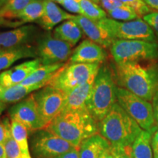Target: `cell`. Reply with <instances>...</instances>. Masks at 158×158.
Returning <instances> with one entry per match:
<instances>
[{
    "mask_svg": "<svg viewBox=\"0 0 158 158\" xmlns=\"http://www.w3.org/2000/svg\"><path fill=\"white\" fill-rule=\"evenodd\" d=\"M101 158H114L113 154H112L111 151H110V147L105 152Z\"/></svg>",
    "mask_w": 158,
    "mask_h": 158,
    "instance_id": "42",
    "label": "cell"
},
{
    "mask_svg": "<svg viewBox=\"0 0 158 158\" xmlns=\"http://www.w3.org/2000/svg\"><path fill=\"white\" fill-rule=\"evenodd\" d=\"M154 158H158V152H154Z\"/></svg>",
    "mask_w": 158,
    "mask_h": 158,
    "instance_id": "47",
    "label": "cell"
},
{
    "mask_svg": "<svg viewBox=\"0 0 158 158\" xmlns=\"http://www.w3.org/2000/svg\"><path fill=\"white\" fill-rule=\"evenodd\" d=\"M45 86L46 85L45 84L31 85V86L17 84L10 87L3 88L2 92H0V100L5 103L20 102L32 92L40 89Z\"/></svg>",
    "mask_w": 158,
    "mask_h": 158,
    "instance_id": "22",
    "label": "cell"
},
{
    "mask_svg": "<svg viewBox=\"0 0 158 158\" xmlns=\"http://www.w3.org/2000/svg\"><path fill=\"white\" fill-rule=\"evenodd\" d=\"M94 81V80L91 81L66 94V100L62 112L86 109V102L90 96Z\"/></svg>",
    "mask_w": 158,
    "mask_h": 158,
    "instance_id": "17",
    "label": "cell"
},
{
    "mask_svg": "<svg viewBox=\"0 0 158 158\" xmlns=\"http://www.w3.org/2000/svg\"><path fill=\"white\" fill-rule=\"evenodd\" d=\"M92 1L100 4V6L106 10V12L125 6L120 0H92Z\"/></svg>",
    "mask_w": 158,
    "mask_h": 158,
    "instance_id": "35",
    "label": "cell"
},
{
    "mask_svg": "<svg viewBox=\"0 0 158 158\" xmlns=\"http://www.w3.org/2000/svg\"><path fill=\"white\" fill-rule=\"evenodd\" d=\"M0 25L2 26H7V27H18L20 25H21V23L20 21H11L9 20H6L5 19H2L0 16Z\"/></svg>",
    "mask_w": 158,
    "mask_h": 158,
    "instance_id": "39",
    "label": "cell"
},
{
    "mask_svg": "<svg viewBox=\"0 0 158 158\" xmlns=\"http://www.w3.org/2000/svg\"><path fill=\"white\" fill-rule=\"evenodd\" d=\"M11 135L10 122L8 118H5L0 122V144L5 146L7 140Z\"/></svg>",
    "mask_w": 158,
    "mask_h": 158,
    "instance_id": "32",
    "label": "cell"
},
{
    "mask_svg": "<svg viewBox=\"0 0 158 158\" xmlns=\"http://www.w3.org/2000/svg\"><path fill=\"white\" fill-rule=\"evenodd\" d=\"M143 20L151 27L155 36L158 37V11H152L151 13L144 15Z\"/></svg>",
    "mask_w": 158,
    "mask_h": 158,
    "instance_id": "34",
    "label": "cell"
},
{
    "mask_svg": "<svg viewBox=\"0 0 158 158\" xmlns=\"http://www.w3.org/2000/svg\"><path fill=\"white\" fill-rule=\"evenodd\" d=\"M77 2L81 9V15L84 16L95 21L107 18L106 12L92 0H77Z\"/></svg>",
    "mask_w": 158,
    "mask_h": 158,
    "instance_id": "27",
    "label": "cell"
},
{
    "mask_svg": "<svg viewBox=\"0 0 158 158\" xmlns=\"http://www.w3.org/2000/svg\"><path fill=\"white\" fill-rule=\"evenodd\" d=\"M143 1L149 6L150 8L158 11V0H143Z\"/></svg>",
    "mask_w": 158,
    "mask_h": 158,
    "instance_id": "41",
    "label": "cell"
},
{
    "mask_svg": "<svg viewBox=\"0 0 158 158\" xmlns=\"http://www.w3.org/2000/svg\"><path fill=\"white\" fill-rule=\"evenodd\" d=\"M41 65L40 59L36 58L3 71L0 73V86L7 88L20 84Z\"/></svg>",
    "mask_w": 158,
    "mask_h": 158,
    "instance_id": "15",
    "label": "cell"
},
{
    "mask_svg": "<svg viewBox=\"0 0 158 158\" xmlns=\"http://www.w3.org/2000/svg\"><path fill=\"white\" fill-rule=\"evenodd\" d=\"M112 39L124 40H144L157 42V37L143 19L118 21L106 18L98 21Z\"/></svg>",
    "mask_w": 158,
    "mask_h": 158,
    "instance_id": "8",
    "label": "cell"
},
{
    "mask_svg": "<svg viewBox=\"0 0 158 158\" xmlns=\"http://www.w3.org/2000/svg\"><path fill=\"white\" fill-rule=\"evenodd\" d=\"M110 147V143L100 133L85 139L78 148L79 158H101Z\"/></svg>",
    "mask_w": 158,
    "mask_h": 158,
    "instance_id": "20",
    "label": "cell"
},
{
    "mask_svg": "<svg viewBox=\"0 0 158 158\" xmlns=\"http://www.w3.org/2000/svg\"><path fill=\"white\" fill-rule=\"evenodd\" d=\"M6 107H7V105H6L5 102H4L0 100V116L2 115V114L3 113L4 110H5Z\"/></svg>",
    "mask_w": 158,
    "mask_h": 158,
    "instance_id": "44",
    "label": "cell"
},
{
    "mask_svg": "<svg viewBox=\"0 0 158 158\" xmlns=\"http://www.w3.org/2000/svg\"><path fill=\"white\" fill-rule=\"evenodd\" d=\"M10 129L12 137L17 143L21 152L27 157L31 158L28 143L29 131L25 126L16 120L10 118Z\"/></svg>",
    "mask_w": 158,
    "mask_h": 158,
    "instance_id": "25",
    "label": "cell"
},
{
    "mask_svg": "<svg viewBox=\"0 0 158 158\" xmlns=\"http://www.w3.org/2000/svg\"><path fill=\"white\" fill-rule=\"evenodd\" d=\"M29 58H38L36 46L25 45L0 51V71L7 70L20 59Z\"/></svg>",
    "mask_w": 158,
    "mask_h": 158,
    "instance_id": "19",
    "label": "cell"
},
{
    "mask_svg": "<svg viewBox=\"0 0 158 158\" xmlns=\"http://www.w3.org/2000/svg\"><path fill=\"white\" fill-rule=\"evenodd\" d=\"M152 147L153 152H158V128L154 133L152 138Z\"/></svg>",
    "mask_w": 158,
    "mask_h": 158,
    "instance_id": "40",
    "label": "cell"
},
{
    "mask_svg": "<svg viewBox=\"0 0 158 158\" xmlns=\"http://www.w3.org/2000/svg\"><path fill=\"white\" fill-rule=\"evenodd\" d=\"M110 151L114 158H133L131 154V146H110Z\"/></svg>",
    "mask_w": 158,
    "mask_h": 158,
    "instance_id": "33",
    "label": "cell"
},
{
    "mask_svg": "<svg viewBox=\"0 0 158 158\" xmlns=\"http://www.w3.org/2000/svg\"><path fill=\"white\" fill-rule=\"evenodd\" d=\"M106 13L109 15L111 19L118 21H129L140 19L135 11L126 5L124 7L112 10L107 11Z\"/></svg>",
    "mask_w": 158,
    "mask_h": 158,
    "instance_id": "29",
    "label": "cell"
},
{
    "mask_svg": "<svg viewBox=\"0 0 158 158\" xmlns=\"http://www.w3.org/2000/svg\"><path fill=\"white\" fill-rule=\"evenodd\" d=\"M114 75L118 86L147 101L158 89V64L153 61L116 64Z\"/></svg>",
    "mask_w": 158,
    "mask_h": 158,
    "instance_id": "1",
    "label": "cell"
},
{
    "mask_svg": "<svg viewBox=\"0 0 158 158\" xmlns=\"http://www.w3.org/2000/svg\"><path fill=\"white\" fill-rule=\"evenodd\" d=\"M45 9V0H33L26 6L20 13L18 19L22 24L26 23L36 22L43 15Z\"/></svg>",
    "mask_w": 158,
    "mask_h": 158,
    "instance_id": "26",
    "label": "cell"
},
{
    "mask_svg": "<svg viewBox=\"0 0 158 158\" xmlns=\"http://www.w3.org/2000/svg\"><path fill=\"white\" fill-rule=\"evenodd\" d=\"M34 97L46 127L62 112L66 94L53 86L46 85L34 93Z\"/></svg>",
    "mask_w": 158,
    "mask_h": 158,
    "instance_id": "11",
    "label": "cell"
},
{
    "mask_svg": "<svg viewBox=\"0 0 158 158\" xmlns=\"http://www.w3.org/2000/svg\"><path fill=\"white\" fill-rule=\"evenodd\" d=\"M116 85L113 70L108 65H101L86 102L88 111L98 122L107 115L117 102Z\"/></svg>",
    "mask_w": 158,
    "mask_h": 158,
    "instance_id": "4",
    "label": "cell"
},
{
    "mask_svg": "<svg viewBox=\"0 0 158 158\" xmlns=\"http://www.w3.org/2000/svg\"><path fill=\"white\" fill-rule=\"evenodd\" d=\"M33 0H8L7 4L0 10V16L10 21L18 19V16L26 6Z\"/></svg>",
    "mask_w": 158,
    "mask_h": 158,
    "instance_id": "28",
    "label": "cell"
},
{
    "mask_svg": "<svg viewBox=\"0 0 158 158\" xmlns=\"http://www.w3.org/2000/svg\"><path fill=\"white\" fill-rule=\"evenodd\" d=\"M152 105L153 107L154 115H155V119L158 124V89L153 97L152 100Z\"/></svg>",
    "mask_w": 158,
    "mask_h": 158,
    "instance_id": "38",
    "label": "cell"
},
{
    "mask_svg": "<svg viewBox=\"0 0 158 158\" xmlns=\"http://www.w3.org/2000/svg\"><path fill=\"white\" fill-rule=\"evenodd\" d=\"M70 20L75 21L79 26L83 33H84L90 40L104 48H110L114 40L99 24L98 21L91 20L82 15H73Z\"/></svg>",
    "mask_w": 158,
    "mask_h": 158,
    "instance_id": "16",
    "label": "cell"
},
{
    "mask_svg": "<svg viewBox=\"0 0 158 158\" xmlns=\"http://www.w3.org/2000/svg\"><path fill=\"white\" fill-rule=\"evenodd\" d=\"M9 114L11 119L16 120L24 125L29 133L45 129V124L40 114L34 94L13 106L10 109Z\"/></svg>",
    "mask_w": 158,
    "mask_h": 158,
    "instance_id": "12",
    "label": "cell"
},
{
    "mask_svg": "<svg viewBox=\"0 0 158 158\" xmlns=\"http://www.w3.org/2000/svg\"><path fill=\"white\" fill-rule=\"evenodd\" d=\"M54 158H79L78 157V148L74 147L68 152L63 154Z\"/></svg>",
    "mask_w": 158,
    "mask_h": 158,
    "instance_id": "37",
    "label": "cell"
},
{
    "mask_svg": "<svg viewBox=\"0 0 158 158\" xmlns=\"http://www.w3.org/2000/svg\"><path fill=\"white\" fill-rule=\"evenodd\" d=\"M117 102L137 122L143 130L155 132L158 128L152 105L125 89L118 86L116 90Z\"/></svg>",
    "mask_w": 158,
    "mask_h": 158,
    "instance_id": "7",
    "label": "cell"
},
{
    "mask_svg": "<svg viewBox=\"0 0 158 158\" xmlns=\"http://www.w3.org/2000/svg\"><path fill=\"white\" fill-rule=\"evenodd\" d=\"M106 58L107 53L104 48L90 40H84L73 51L69 63L102 64Z\"/></svg>",
    "mask_w": 158,
    "mask_h": 158,
    "instance_id": "14",
    "label": "cell"
},
{
    "mask_svg": "<svg viewBox=\"0 0 158 158\" xmlns=\"http://www.w3.org/2000/svg\"><path fill=\"white\" fill-rule=\"evenodd\" d=\"M73 46L54 37L51 33L42 34L36 40L37 57L43 65L64 63L72 54Z\"/></svg>",
    "mask_w": 158,
    "mask_h": 158,
    "instance_id": "10",
    "label": "cell"
},
{
    "mask_svg": "<svg viewBox=\"0 0 158 158\" xmlns=\"http://www.w3.org/2000/svg\"><path fill=\"white\" fill-rule=\"evenodd\" d=\"M4 147L7 158H29L21 152L19 147L12 135L7 140Z\"/></svg>",
    "mask_w": 158,
    "mask_h": 158,
    "instance_id": "31",
    "label": "cell"
},
{
    "mask_svg": "<svg viewBox=\"0 0 158 158\" xmlns=\"http://www.w3.org/2000/svg\"><path fill=\"white\" fill-rule=\"evenodd\" d=\"M154 132L142 130L131 145L133 158H154L152 138Z\"/></svg>",
    "mask_w": 158,
    "mask_h": 158,
    "instance_id": "24",
    "label": "cell"
},
{
    "mask_svg": "<svg viewBox=\"0 0 158 158\" xmlns=\"http://www.w3.org/2000/svg\"><path fill=\"white\" fill-rule=\"evenodd\" d=\"M110 48L116 64L155 61L158 59L157 42L115 40Z\"/></svg>",
    "mask_w": 158,
    "mask_h": 158,
    "instance_id": "6",
    "label": "cell"
},
{
    "mask_svg": "<svg viewBox=\"0 0 158 158\" xmlns=\"http://www.w3.org/2000/svg\"><path fill=\"white\" fill-rule=\"evenodd\" d=\"M83 31L79 26L72 20L64 21L54 30V37L69 43L73 47L79 42L81 38Z\"/></svg>",
    "mask_w": 158,
    "mask_h": 158,
    "instance_id": "23",
    "label": "cell"
},
{
    "mask_svg": "<svg viewBox=\"0 0 158 158\" xmlns=\"http://www.w3.org/2000/svg\"><path fill=\"white\" fill-rule=\"evenodd\" d=\"M61 5L70 13L81 15V9L77 0H64Z\"/></svg>",
    "mask_w": 158,
    "mask_h": 158,
    "instance_id": "36",
    "label": "cell"
},
{
    "mask_svg": "<svg viewBox=\"0 0 158 158\" xmlns=\"http://www.w3.org/2000/svg\"><path fill=\"white\" fill-rule=\"evenodd\" d=\"M53 2H57V3H59V4H62V2L63 1H64V0H52Z\"/></svg>",
    "mask_w": 158,
    "mask_h": 158,
    "instance_id": "46",
    "label": "cell"
},
{
    "mask_svg": "<svg viewBox=\"0 0 158 158\" xmlns=\"http://www.w3.org/2000/svg\"><path fill=\"white\" fill-rule=\"evenodd\" d=\"M101 64L65 63L48 85L68 94L79 86L94 80Z\"/></svg>",
    "mask_w": 158,
    "mask_h": 158,
    "instance_id": "5",
    "label": "cell"
},
{
    "mask_svg": "<svg viewBox=\"0 0 158 158\" xmlns=\"http://www.w3.org/2000/svg\"><path fill=\"white\" fill-rule=\"evenodd\" d=\"M40 35V29L34 25H24L5 32L0 33V51L29 45L37 40Z\"/></svg>",
    "mask_w": 158,
    "mask_h": 158,
    "instance_id": "13",
    "label": "cell"
},
{
    "mask_svg": "<svg viewBox=\"0 0 158 158\" xmlns=\"http://www.w3.org/2000/svg\"><path fill=\"white\" fill-rule=\"evenodd\" d=\"M124 5H127L136 12L138 16H144L151 13V8L143 0H120Z\"/></svg>",
    "mask_w": 158,
    "mask_h": 158,
    "instance_id": "30",
    "label": "cell"
},
{
    "mask_svg": "<svg viewBox=\"0 0 158 158\" xmlns=\"http://www.w3.org/2000/svg\"><path fill=\"white\" fill-rule=\"evenodd\" d=\"M64 64L65 63H59L54 64L41 65L20 84L23 86L37 84L48 85L56 75L57 71L60 70Z\"/></svg>",
    "mask_w": 158,
    "mask_h": 158,
    "instance_id": "21",
    "label": "cell"
},
{
    "mask_svg": "<svg viewBox=\"0 0 158 158\" xmlns=\"http://www.w3.org/2000/svg\"><path fill=\"white\" fill-rule=\"evenodd\" d=\"M7 2H8V0H0V10L7 4Z\"/></svg>",
    "mask_w": 158,
    "mask_h": 158,
    "instance_id": "45",
    "label": "cell"
},
{
    "mask_svg": "<svg viewBox=\"0 0 158 158\" xmlns=\"http://www.w3.org/2000/svg\"><path fill=\"white\" fill-rule=\"evenodd\" d=\"M99 133L110 146H131L142 130L117 102L98 122Z\"/></svg>",
    "mask_w": 158,
    "mask_h": 158,
    "instance_id": "3",
    "label": "cell"
},
{
    "mask_svg": "<svg viewBox=\"0 0 158 158\" xmlns=\"http://www.w3.org/2000/svg\"><path fill=\"white\" fill-rule=\"evenodd\" d=\"M51 1H52V0H51Z\"/></svg>",
    "mask_w": 158,
    "mask_h": 158,
    "instance_id": "48",
    "label": "cell"
},
{
    "mask_svg": "<svg viewBox=\"0 0 158 158\" xmlns=\"http://www.w3.org/2000/svg\"><path fill=\"white\" fill-rule=\"evenodd\" d=\"M73 15L61 9L51 0H45V9L42 17L36 21L41 28L50 31L62 21L70 20Z\"/></svg>",
    "mask_w": 158,
    "mask_h": 158,
    "instance_id": "18",
    "label": "cell"
},
{
    "mask_svg": "<svg viewBox=\"0 0 158 158\" xmlns=\"http://www.w3.org/2000/svg\"><path fill=\"white\" fill-rule=\"evenodd\" d=\"M32 134L30 143L35 158H54L74 148L69 142L45 129Z\"/></svg>",
    "mask_w": 158,
    "mask_h": 158,
    "instance_id": "9",
    "label": "cell"
},
{
    "mask_svg": "<svg viewBox=\"0 0 158 158\" xmlns=\"http://www.w3.org/2000/svg\"><path fill=\"white\" fill-rule=\"evenodd\" d=\"M45 129L76 148H79L85 139L99 133L98 122L92 117L87 108L62 112Z\"/></svg>",
    "mask_w": 158,
    "mask_h": 158,
    "instance_id": "2",
    "label": "cell"
},
{
    "mask_svg": "<svg viewBox=\"0 0 158 158\" xmlns=\"http://www.w3.org/2000/svg\"><path fill=\"white\" fill-rule=\"evenodd\" d=\"M0 158H7L5 147L0 144Z\"/></svg>",
    "mask_w": 158,
    "mask_h": 158,
    "instance_id": "43",
    "label": "cell"
}]
</instances>
